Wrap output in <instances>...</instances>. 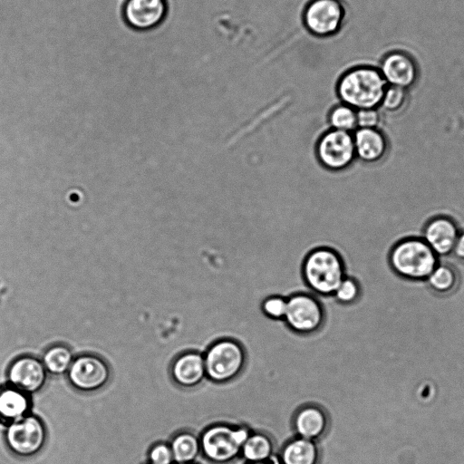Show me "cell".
Masks as SVG:
<instances>
[{"label":"cell","instance_id":"cell-32","mask_svg":"<svg viewBox=\"0 0 464 464\" xmlns=\"http://www.w3.org/2000/svg\"><path fill=\"white\" fill-rule=\"evenodd\" d=\"M177 464H196V463L191 462V463H177Z\"/></svg>","mask_w":464,"mask_h":464},{"label":"cell","instance_id":"cell-21","mask_svg":"<svg viewBox=\"0 0 464 464\" xmlns=\"http://www.w3.org/2000/svg\"><path fill=\"white\" fill-rule=\"evenodd\" d=\"M169 446L176 463H191L201 452L199 438L188 431L177 434Z\"/></svg>","mask_w":464,"mask_h":464},{"label":"cell","instance_id":"cell-10","mask_svg":"<svg viewBox=\"0 0 464 464\" xmlns=\"http://www.w3.org/2000/svg\"><path fill=\"white\" fill-rule=\"evenodd\" d=\"M70 383L82 392L102 389L110 379L108 364L93 354H82L73 359L68 372Z\"/></svg>","mask_w":464,"mask_h":464},{"label":"cell","instance_id":"cell-30","mask_svg":"<svg viewBox=\"0 0 464 464\" xmlns=\"http://www.w3.org/2000/svg\"><path fill=\"white\" fill-rule=\"evenodd\" d=\"M452 253L464 261V232L459 233Z\"/></svg>","mask_w":464,"mask_h":464},{"label":"cell","instance_id":"cell-27","mask_svg":"<svg viewBox=\"0 0 464 464\" xmlns=\"http://www.w3.org/2000/svg\"><path fill=\"white\" fill-rule=\"evenodd\" d=\"M286 298L280 295L267 296L261 303V310L267 317L275 320L284 319L286 311Z\"/></svg>","mask_w":464,"mask_h":464},{"label":"cell","instance_id":"cell-16","mask_svg":"<svg viewBox=\"0 0 464 464\" xmlns=\"http://www.w3.org/2000/svg\"><path fill=\"white\" fill-rule=\"evenodd\" d=\"M292 428L298 437L314 440L324 436L328 428V418L324 411L316 405L304 406L296 411L292 420Z\"/></svg>","mask_w":464,"mask_h":464},{"label":"cell","instance_id":"cell-7","mask_svg":"<svg viewBox=\"0 0 464 464\" xmlns=\"http://www.w3.org/2000/svg\"><path fill=\"white\" fill-rule=\"evenodd\" d=\"M5 441L14 455L31 458L43 450L46 442V430L41 419L27 414L9 424Z\"/></svg>","mask_w":464,"mask_h":464},{"label":"cell","instance_id":"cell-15","mask_svg":"<svg viewBox=\"0 0 464 464\" xmlns=\"http://www.w3.org/2000/svg\"><path fill=\"white\" fill-rule=\"evenodd\" d=\"M171 375L181 387L193 388L199 385L206 377L204 356L198 352L181 354L171 366Z\"/></svg>","mask_w":464,"mask_h":464},{"label":"cell","instance_id":"cell-22","mask_svg":"<svg viewBox=\"0 0 464 464\" xmlns=\"http://www.w3.org/2000/svg\"><path fill=\"white\" fill-rule=\"evenodd\" d=\"M73 356L71 350L65 345H53L44 354L42 362L47 372L63 374L68 372Z\"/></svg>","mask_w":464,"mask_h":464},{"label":"cell","instance_id":"cell-8","mask_svg":"<svg viewBox=\"0 0 464 464\" xmlns=\"http://www.w3.org/2000/svg\"><path fill=\"white\" fill-rule=\"evenodd\" d=\"M286 301L284 321L289 329L299 334H310L324 324V311L314 295L297 292Z\"/></svg>","mask_w":464,"mask_h":464},{"label":"cell","instance_id":"cell-28","mask_svg":"<svg viewBox=\"0 0 464 464\" xmlns=\"http://www.w3.org/2000/svg\"><path fill=\"white\" fill-rule=\"evenodd\" d=\"M150 464H173L174 459L170 446L166 443L155 444L149 452Z\"/></svg>","mask_w":464,"mask_h":464},{"label":"cell","instance_id":"cell-25","mask_svg":"<svg viewBox=\"0 0 464 464\" xmlns=\"http://www.w3.org/2000/svg\"><path fill=\"white\" fill-rule=\"evenodd\" d=\"M359 295L360 286L357 281L353 277L345 276L338 285L333 297L341 304H349L357 300Z\"/></svg>","mask_w":464,"mask_h":464},{"label":"cell","instance_id":"cell-5","mask_svg":"<svg viewBox=\"0 0 464 464\" xmlns=\"http://www.w3.org/2000/svg\"><path fill=\"white\" fill-rule=\"evenodd\" d=\"M206 376L218 383L230 382L245 368L246 353L239 343L229 339L210 344L204 356Z\"/></svg>","mask_w":464,"mask_h":464},{"label":"cell","instance_id":"cell-26","mask_svg":"<svg viewBox=\"0 0 464 464\" xmlns=\"http://www.w3.org/2000/svg\"><path fill=\"white\" fill-rule=\"evenodd\" d=\"M406 98L407 92L405 89L388 85L381 106L387 111H397L404 105Z\"/></svg>","mask_w":464,"mask_h":464},{"label":"cell","instance_id":"cell-31","mask_svg":"<svg viewBox=\"0 0 464 464\" xmlns=\"http://www.w3.org/2000/svg\"><path fill=\"white\" fill-rule=\"evenodd\" d=\"M249 464H274V463L267 460V461H261V462H252Z\"/></svg>","mask_w":464,"mask_h":464},{"label":"cell","instance_id":"cell-12","mask_svg":"<svg viewBox=\"0 0 464 464\" xmlns=\"http://www.w3.org/2000/svg\"><path fill=\"white\" fill-rule=\"evenodd\" d=\"M7 376L11 386L30 395L44 387L47 371L42 360L31 355H24L11 363Z\"/></svg>","mask_w":464,"mask_h":464},{"label":"cell","instance_id":"cell-2","mask_svg":"<svg viewBox=\"0 0 464 464\" xmlns=\"http://www.w3.org/2000/svg\"><path fill=\"white\" fill-rule=\"evenodd\" d=\"M303 278L310 290L323 296L333 295L346 276L342 256L329 246L312 249L302 264Z\"/></svg>","mask_w":464,"mask_h":464},{"label":"cell","instance_id":"cell-3","mask_svg":"<svg viewBox=\"0 0 464 464\" xmlns=\"http://www.w3.org/2000/svg\"><path fill=\"white\" fill-rule=\"evenodd\" d=\"M392 269L411 280L428 279L438 266V256L423 238L410 237L399 241L391 250Z\"/></svg>","mask_w":464,"mask_h":464},{"label":"cell","instance_id":"cell-4","mask_svg":"<svg viewBox=\"0 0 464 464\" xmlns=\"http://www.w3.org/2000/svg\"><path fill=\"white\" fill-rule=\"evenodd\" d=\"M249 434V429L246 426L237 428L227 423L213 424L201 432V452L211 462L227 463L241 453Z\"/></svg>","mask_w":464,"mask_h":464},{"label":"cell","instance_id":"cell-9","mask_svg":"<svg viewBox=\"0 0 464 464\" xmlns=\"http://www.w3.org/2000/svg\"><path fill=\"white\" fill-rule=\"evenodd\" d=\"M345 9L340 0H311L303 14L306 30L316 37H329L341 29Z\"/></svg>","mask_w":464,"mask_h":464},{"label":"cell","instance_id":"cell-18","mask_svg":"<svg viewBox=\"0 0 464 464\" xmlns=\"http://www.w3.org/2000/svg\"><path fill=\"white\" fill-rule=\"evenodd\" d=\"M320 451L314 440L296 437L283 447L280 454L282 464H317Z\"/></svg>","mask_w":464,"mask_h":464},{"label":"cell","instance_id":"cell-29","mask_svg":"<svg viewBox=\"0 0 464 464\" xmlns=\"http://www.w3.org/2000/svg\"><path fill=\"white\" fill-rule=\"evenodd\" d=\"M381 117L377 109H363L356 111L357 128H377Z\"/></svg>","mask_w":464,"mask_h":464},{"label":"cell","instance_id":"cell-20","mask_svg":"<svg viewBox=\"0 0 464 464\" xmlns=\"http://www.w3.org/2000/svg\"><path fill=\"white\" fill-rule=\"evenodd\" d=\"M273 452L274 442L263 432L250 433L241 449L242 457L249 463L267 461Z\"/></svg>","mask_w":464,"mask_h":464},{"label":"cell","instance_id":"cell-23","mask_svg":"<svg viewBox=\"0 0 464 464\" xmlns=\"http://www.w3.org/2000/svg\"><path fill=\"white\" fill-rule=\"evenodd\" d=\"M327 121L329 129L353 132L357 129L356 111L340 102L329 111Z\"/></svg>","mask_w":464,"mask_h":464},{"label":"cell","instance_id":"cell-19","mask_svg":"<svg viewBox=\"0 0 464 464\" xmlns=\"http://www.w3.org/2000/svg\"><path fill=\"white\" fill-rule=\"evenodd\" d=\"M30 408L29 395L13 387L0 390V420L9 424L25 415Z\"/></svg>","mask_w":464,"mask_h":464},{"label":"cell","instance_id":"cell-17","mask_svg":"<svg viewBox=\"0 0 464 464\" xmlns=\"http://www.w3.org/2000/svg\"><path fill=\"white\" fill-rule=\"evenodd\" d=\"M355 156L366 163L381 160L387 151L385 136L377 128H357L353 132Z\"/></svg>","mask_w":464,"mask_h":464},{"label":"cell","instance_id":"cell-14","mask_svg":"<svg viewBox=\"0 0 464 464\" xmlns=\"http://www.w3.org/2000/svg\"><path fill=\"white\" fill-rule=\"evenodd\" d=\"M459 235V228L451 218L437 217L424 227L423 240L438 256H445L453 252Z\"/></svg>","mask_w":464,"mask_h":464},{"label":"cell","instance_id":"cell-6","mask_svg":"<svg viewBox=\"0 0 464 464\" xmlns=\"http://www.w3.org/2000/svg\"><path fill=\"white\" fill-rule=\"evenodd\" d=\"M315 154L324 169L331 171L345 169L356 158L353 132L325 130L316 141Z\"/></svg>","mask_w":464,"mask_h":464},{"label":"cell","instance_id":"cell-13","mask_svg":"<svg viewBox=\"0 0 464 464\" xmlns=\"http://www.w3.org/2000/svg\"><path fill=\"white\" fill-rule=\"evenodd\" d=\"M380 72L386 83L407 90L418 78V67L413 58L403 51H392L382 59Z\"/></svg>","mask_w":464,"mask_h":464},{"label":"cell","instance_id":"cell-24","mask_svg":"<svg viewBox=\"0 0 464 464\" xmlns=\"http://www.w3.org/2000/svg\"><path fill=\"white\" fill-rule=\"evenodd\" d=\"M428 282L435 292L449 293L455 287L457 276L450 266L438 264L428 277Z\"/></svg>","mask_w":464,"mask_h":464},{"label":"cell","instance_id":"cell-11","mask_svg":"<svg viewBox=\"0 0 464 464\" xmlns=\"http://www.w3.org/2000/svg\"><path fill=\"white\" fill-rule=\"evenodd\" d=\"M127 24L138 31L159 26L168 14L167 0H126L122 9Z\"/></svg>","mask_w":464,"mask_h":464},{"label":"cell","instance_id":"cell-1","mask_svg":"<svg viewBox=\"0 0 464 464\" xmlns=\"http://www.w3.org/2000/svg\"><path fill=\"white\" fill-rule=\"evenodd\" d=\"M387 86L379 69L360 65L349 69L340 77L336 93L341 102L355 111L377 109Z\"/></svg>","mask_w":464,"mask_h":464}]
</instances>
